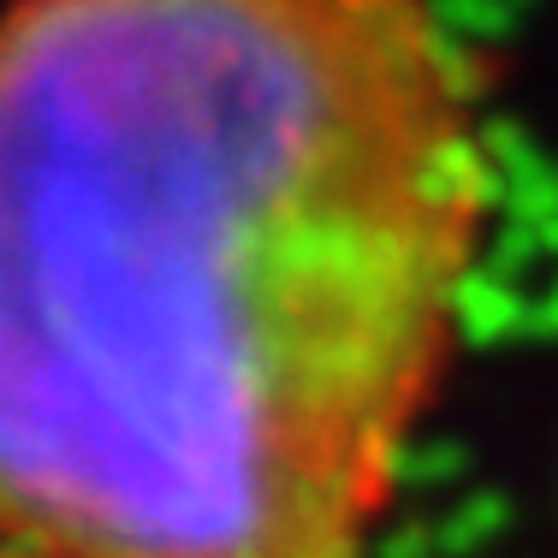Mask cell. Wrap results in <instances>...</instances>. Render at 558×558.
<instances>
[{"label":"cell","mask_w":558,"mask_h":558,"mask_svg":"<svg viewBox=\"0 0 558 558\" xmlns=\"http://www.w3.org/2000/svg\"><path fill=\"white\" fill-rule=\"evenodd\" d=\"M487 215L422 0H19L0 505L54 558H363Z\"/></svg>","instance_id":"1"},{"label":"cell","mask_w":558,"mask_h":558,"mask_svg":"<svg viewBox=\"0 0 558 558\" xmlns=\"http://www.w3.org/2000/svg\"><path fill=\"white\" fill-rule=\"evenodd\" d=\"M7 558H54V553H24V547H7Z\"/></svg>","instance_id":"2"}]
</instances>
